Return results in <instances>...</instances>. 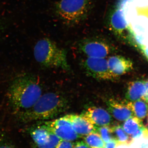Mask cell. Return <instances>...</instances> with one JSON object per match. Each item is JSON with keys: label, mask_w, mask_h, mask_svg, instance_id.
Masks as SVG:
<instances>
[{"label": "cell", "mask_w": 148, "mask_h": 148, "mask_svg": "<svg viewBox=\"0 0 148 148\" xmlns=\"http://www.w3.org/2000/svg\"><path fill=\"white\" fill-rule=\"evenodd\" d=\"M92 0H61L56 4V14L66 24L75 25L84 20L92 8Z\"/></svg>", "instance_id": "cell-4"}, {"label": "cell", "mask_w": 148, "mask_h": 148, "mask_svg": "<svg viewBox=\"0 0 148 148\" xmlns=\"http://www.w3.org/2000/svg\"><path fill=\"white\" fill-rule=\"evenodd\" d=\"M44 123L49 131L61 140L73 141L80 137L73 129L71 123L64 116Z\"/></svg>", "instance_id": "cell-7"}, {"label": "cell", "mask_w": 148, "mask_h": 148, "mask_svg": "<svg viewBox=\"0 0 148 148\" xmlns=\"http://www.w3.org/2000/svg\"><path fill=\"white\" fill-rule=\"evenodd\" d=\"M116 148H130V145L127 144H117Z\"/></svg>", "instance_id": "cell-29"}, {"label": "cell", "mask_w": 148, "mask_h": 148, "mask_svg": "<svg viewBox=\"0 0 148 148\" xmlns=\"http://www.w3.org/2000/svg\"><path fill=\"white\" fill-rule=\"evenodd\" d=\"M30 134L38 148H47L49 140V131L45 123L37 125L30 130Z\"/></svg>", "instance_id": "cell-14"}, {"label": "cell", "mask_w": 148, "mask_h": 148, "mask_svg": "<svg viewBox=\"0 0 148 148\" xmlns=\"http://www.w3.org/2000/svg\"><path fill=\"white\" fill-rule=\"evenodd\" d=\"M144 84L146 88V93L142 99L146 103H148V79L144 82Z\"/></svg>", "instance_id": "cell-26"}, {"label": "cell", "mask_w": 148, "mask_h": 148, "mask_svg": "<svg viewBox=\"0 0 148 148\" xmlns=\"http://www.w3.org/2000/svg\"><path fill=\"white\" fill-rule=\"evenodd\" d=\"M82 67L88 75L96 79L113 80L117 79L111 71L105 58L88 57L82 62Z\"/></svg>", "instance_id": "cell-6"}, {"label": "cell", "mask_w": 148, "mask_h": 148, "mask_svg": "<svg viewBox=\"0 0 148 148\" xmlns=\"http://www.w3.org/2000/svg\"><path fill=\"white\" fill-rule=\"evenodd\" d=\"M116 141L114 139H112L108 143H105L104 148H116Z\"/></svg>", "instance_id": "cell-24"}, {"label": "cell", "mask_w": 148, "mask_h": 148, "mask_svg": "<svg viewBox=\"0 0 148 148\" xmlns=\"http://www.w3.org/2000/svg\"><path fill=\"white\" fill-rule=\"evenodd\" d=\"M146 88L144 82H130L128 84L125 97L128 101H135L140 100L145 94Z\"/></svg>", "instance_id": "cell-15"}, {"label": "cell", "mask_w": 148, "mask_h": 148, "mask_svg": "<svg viewBox=\"0 0 148 148\" xmlns=\"http://www.w3.org/2000/svg\"><path fill=\"white\" fill-rule=\"evenodd\" d=\"M79 49L88 57L105 58L110 53V45L103 40L90 39L82 41Z\"/></svg>", "instance_id": "cell-8"}, {"label": "cell", "mask_w": 148, "mask_h": 148, "mask_svg": "<svg viewBox=\"0 0 148 148\" xmlns=\"http://www.w3.org/2000/svg\"><path fill=\"white\" fill-rule=\"evenodd\" d=\"M109 112L115 119L119 121H124L133 116L131 102L125 103L114 99H109L107 102Z\"/></svg>", "instance_id": "cell-11"}, {"label": "cell", "mask_w": 148, "mask_h": 148, "mask_svg": "<svg viewBox=\"0 0 148 148\" xmlns=\"http://www.w3.org/2000/svg\"><path fill=\"white\" fill-rule=\"evenodd\" d=\"M34 56L40 65L47 68H55L69 71L66 51L48 38L38 41L34 48Z\"/></svg>", "instance_id": "cell-3"}, {"label": "cell", "mask_w": 148, "mask_h": 148, "mask_svg": "<svg viewBox=\"0 0 148 148\" xmlns=\"http://www.w3.org/2000/svg\"><path fill=\"white\" fill-rule=\"evenodd\" d=\"M34 148H37V147H34Z\"/></svg>", "instance_id": "cell-31"}, {"label": "cell", "mask_w": 148, "mask_h": 148, "mask_svg": "<svg viewBox=\"0 0 148 148\" xmlns=\"http://www.w3.org/2000/svg\"><path fill=\"white\" fill-rule=\"evenodd\" d=\"M109 26L117 36L124 38L126 32L129 33V25L125 20L121 8L116 6L111 13L109 19Z\"/></svg>", "instance_id": "cell-10"}, {"label": "cell", "mask_w": 148, "mask_h": 148, "mask_svg": "<svg viewBox=\"0 0 148 148\" xmlns=\"http://www.w3.org/2000/svg\"><path fill=\"white\" fill-rule=\"evenodd\" d=\"M84 141L90 148H104L105 147V143L97 131L86 135Z\"/></svg>", "instance_id": "cell-18"}, {"label": "cell", "mask_w": 148, "mask_h": 148, "mask_svg": "<svg viewBox=\"0 0 148 148\" xmlns=\"http://www.w3.org/2000/svg\"><path fill=\"white\" fill-rule=\"evenodd\" d=\"M144 126L142 120L137 117L132 116L125 120L123 128L127 134L132 135L137 132L140 127Z\"/></svg>", "instance_id": "cell-17"}, {"label": "cell", "mask_w": 148, "mask_h": 148, "mask_svg": "<svg viewBox=\"0 0 148 148\" xmlns=\"http://www.w3.org/2000/svg\"><path fill=\"white\" fill-rule=\"evenodd\" d=\"M130 147V148H148V130L142 137L133 140Z\"/></svg>", "instance_id": "cell-21"}, {"label": "cell", "mask_w": 148, "mask_h": 148, "mask_svg": "<svg viewBox=\"0 0 148 148\" xmlns=\"http://www.w3.org/2000/svg\"><path fill=\"white\" fill-rule=\"evenodd\" d=\"M74 148H90L87 144L83 141L77 142L74 145Z\"/></svg>", "instance_id": "cell-25"}, {"label": "cell", "mask_w": 148, "mask_h": 148, "mask_svg": "<svg viewBox=\"0 0 148 148\" xmlns=\"http://www.w3.org/2000/svg\"><path fill=\"white\" fill-rule=\"evenodd\" d=\"M112 132L113 139L116 141L117 144H127L130 145L132 143L131 137H129L123 127L119 125L111 126Z\"/></svg>", "instance_id": "cell-16"}, {"label": "cell", "mask_w": 148, "mask_h": 148, "mask_svg": "<svg viewBox=\"0 0 148 148\" xmlns=\"http://www.w3.org/2000/svg\"><path fill=\"white\" fill-rule=\"evenodd\" d=\"M140 50L148 59V44L142 48Z\"/></svg>", "instance_id": "cell-27"}, {"label": "cell", "mask_w": 148, "mask_h": 148, "mask_svg": "<svg viewBox=\"0 0 148 148\" xmlns=\"http://www.w3.org/2000/svg\"><path fill=\"white\" fill-rule=\"evenodd\" d=\"M111 71L117 78L132 70V61L119 56H111L108 60Z\"/></svg>", "instance_id": "cell-13"}, {"label": "cell", "mask_w": 148, "mask_h": 148, "mask_svg": "<svg viewBox=\"0 0 148 148\" xmlns=\"http://www.w3.org/2000/svg\"><path fill=\"white\" fill-rule=\"evenodd\" d=\"M69 107V101L65 96L57 92H49L42 95L32 108L16 116L23 123L47 120L58 116Z\"/></svg>", "instance_id": "cell-2"}, {"label": "cell", "mask_w": 148, "mask_h": 148, "mask_svg": "<svg viewBox=\"0 0 148 148\" xmlns=\"http://www.w3.org/2000/svg\"><path fill=\"white\" fill-rule=\"evenodd\" d=\"M136 7L141 10L148 9V0H132Z\"/></svg>", "instance_id": "cell-22"}, {"label": "cell", "mask_w": 148, "mask_h": 148, "mask_svg": "<svg viewBox=\"0 0 148 148\" xmlns=\"http://www.w3.org/2000/svg\"><path fill=\"white\" fill-rule=\"evenodd\" d=\"M81 115L96 127L110 125L112 122L110 114L101 108L90 107Z\"/></svg>", "instance_id": "cell-9"}, {"label": "cell", "mask_w": 148, "mask_h": 148, "mask_svg": "<svg viewBox=\"0 0 148 148\" xmlns=\"http://www.w3.org/2000/svg\"><path fill=\"white\" fill-rule=\"evenodd\" d=\"M42 95L39 80L30 74L19 76L13 80L7 96L14 113L17 115L32 108Z\"/></svg>", "instance_id": "cell-1"}, {"label": "cell", "mask_w": 148, "mask_h": 148, "mask_svg": "<svg viewBox=\"0 0 148 148\" xmlns=\"http://www.w3.org/2000/svg\"><path fill=\"white\" fill-rule=\"evenodd\" d=\"M0 148H16L9 143H4L0 144Z\"/></svg>", "instance_id": "cell-28"}, {"label": "cell", "mask_w": 148, "mask_h": 148, "mask_svg": "<svg viewBox=\"0 0 148 148\" xmlns=\"http://www.w3.org/2000/svg\"><path fill=\"white\" fill-rule=\"evenodd\" d=\"M129 40L141 49L148 44V11L139 12L129 24Z\"/></svg>", "instance_id": "cell-5"}, {"label": "cell", "mask_w": 148, "mask_h": 148, "mask_svg": "<svg viewBox=\"0 0 148 148\" xmlns=\"http://www.w3.org/2000/svg\"><path fill=\"white\" fill-rule=\"evenodd\" d=\"M131 106L134 115L138 118L142 120L147 116L148 106L145 101L139 100L134 103L131 102Z\"/></svg>", "instance_id": "cell-19"}, {"label": "cell", "mask_w": 148, "mask_h": 148, "mask_svg": "<svg viewBox=\"0 0 148 148\" xmlns=\"http://www.w3.org/2000/svg\"><path fill=\"white\" fill-rule=\"evenodd\" d=\"M74 145L72 141L61 140L55 148H74Z\"/></svg>", "instance_id": "cell-23"}, {"label": "cell", "mask_w": 148, "mask_h": 148, "mask_svg": "<svg viewBox=\"0 0 148 148\" xmlns=\"http://www.w3.org/2000/svg\"><path fill=\"white\" fill-rule=\"evenodd\" d=\"M96 131L100 134L105 143H108L113 139L112 128L109 125L97 127Z\"/></svg>", "instance_id": "cell-20"}, {"label": "cell", "mask_w": 148, "mask_h": 148, "mask_svg": "<svg viewBox=\"0 0 148 148\" xmlns=\"http://www.w3.org/2000/svg\"><path fill=\"white\" fill-rule=\"evenodd\" d=\"M64 117L71 123L73 129L80 137L96 131L97 127L88 121L81 115L70 114Z\"/></svg>", "instance_id": "cell-12"}, {"label": "cell", "mask_w": 148, "mask_h": 148, "mask_svg": "<svg viewBox=\"0 0 148 148\" xmlns=\"http://www.w3.org/2000/svg\"><path fill=\"white\" fill-rule=\"evenodd\" d=\"M3 27L2 23L0 21V37H1V34L2 32Z\"/></svg>", "instance_id": "cell-30"}]
</instances>
